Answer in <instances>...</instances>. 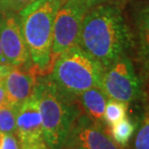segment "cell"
<instances>
[{"label":"cell","instance_id":"obj_4","mask_svg":"<svg viewBox=\"0 0 149 149\" xmlns=\"http://www.w3.org/2000/svg\"><path fill=\"white\" fill-rule=\"evenodd\" d=\"M103 71L104 66L78 45L57 57L48 77L65 93L77 98L91 88H101Z\"/></svg>","mask_w":149,"mask_h":149},{"label":"cell","instance_id":"obj_19","mask_svg":"<svg viewBox=\"0 0 149 149\" xmlns=\"http://www.w3.org/2000/svg\"><path fill=\"white\" fill-rule=\"evenodd\" d=\"M13 66L5 63H0V81H3L10 72Z\"/></svg>","mask_w":149,"mask_h":149},{"label":"cell","instance_id":"obj_3","mask_svg":"<svg viewBox=\"0 0 149 149\" xmlns=\"http://www.w3.org/2000/svg\"><path fill=\"white\" fill-rule=\"evenodd\" d=\"M63 0H37L18 13L30 68L37 76H47L52 69L51 46L56 13Z\"/></svg>","mask_w":149,"mask_h":149},{"label":"cell","instance_id":"obj_12","mask_svg":"<svg viewBox=\"0 0 149 149\" xmlns=\"http://www.w3.org/2000/svg\"><path fill=\"white\" fill-rule=\"evenodd\" d=\"M109 97L101 88H91L77 97L82 111L91 119L103 123L105 107Z\"/></svg>","mask_w":149,"mask_h":149},{"label":"cell","instance_id":"obj_2","mask_svg":"<svg viewBox=\"0 0 149 149\" xmlns=\"http://www.w3.org/2000/svg\"><path fill=\"white\" fill-rule=\"evenodd\" d=\"M34 94L39 103L47 145L50 149H63L75 121L83 113L77 98L65 93L48 75L38 79Z\"/></svg>","mask_w":149,"mask_h":149},{"label":"cell","instance_id":"obj_11","mask_svg":"<svg viewBox=\"0 0 149 149\" xmlns=\"http://www.w3.org/2000/svg\"><path fill=\"white\" fill-rule=\"evenodd\" d=\"M38 82V76L32 68L21 69L20 66H13L4 79L6 101L15 107L34 94Z\"/></svg>","mask_w":149,"mask_h":149},{"label":"cell","instance_id":"obj_14","mask_svg":"<svg viewBox=\"0 0 149 149\" xmlns=\"http://www.w3.org/2000/svg\"><path fill=\"white\" fill-rule=\"evenodd\" d=\"M131 149H149V96L139 126L136 129Z\"/></svg>","mask_w":149,"mask_h":149},{"label":"cell","instance_id":"obj_8","mask_svg":"<svg viewBox=\"0 0 149 149\" xmlns=\"http://www.w3.org/2000/svg\"><path fill=\"white\" fill-rule=\"evenodd\" d=\"M63 149H123L118 146L102 123L83 113L75 121Z\"/></svg>","mask_w":149,"mask_h":149},{"label":"cell","instance_id":"obj_18","mask_svg":"<svg viewBox=\"0 0 149 149\" xmlns=\"http://www.w3.org/2000/svg\"><path fill=\"white\" fill-rule=\"evenodd\" d=\"M0 149H19L17 138L13 134H4Z\"/></svg>","mask_w":149,"mask_h":149},{"label":"cell","instance_id":"obj_20","mask_svg":"<svg viewBox=\"0 0 149 149\" xmlns=\"http://www.w3.org/2000/svg\"><path fill=\"white\" fill-rule=\"evenodd\" d=\"M82 1H83V3L86 5V7L90 10V9L95 7V6H97V5L109 2L110 0H82Z\"/></svg>","mask_w":149,"mask_h":149},{"label":"cell","instance_id":"obj_5","mask_svg":"<svg viewBox=\"0 0 149 149\" xmlns=\"http://www.w3.org/2000/svg\"><path fill=\"white\" fill-rule=\"evenodd\" d=\"M101 88L110 99L128 104L143 96V83L127 53L104 68Z\"/></svg>","mask_w":149,"mask_h":149},{"label":"cell","instance_id":"obj_7","mask_svg":"<svg viewBox=\"0 0 149 149\" xmlns=\"http://www.w3.org/2000/svg\"><path fill=\"white\" fill-rule=\"evenodd\" d=\"M15 134L19 149H50L43 136L42 116L35 94L18 108Z\"/></svg>","mask_w":149,"mask_h":149},{"label":"cell","instance_id":"obj_9","mask_svg":"<svg viewBox=\"0 0 149 149\" xmlns=\"http://www.w3.org/2000/svg\"><path fill=\"white\" fill-rule=\"evenodd\" d=\"M0 42L5 60L12 66H23L29 61V54L22 35L18 15L1 12Z\"/></svg>","mask_w":149,"mask_h":149},{"label":"cell","instance_id":"obj_17","mask_svg":"<svg viewBox=\"0 0 149 149\" xmlns=\"http://www.w3.org/2000/svg\"><path fill=\"white\" fill-rule=\"evenodd\" d=\"M37 0H0V11L4 13H19Z\"/></svg>","mask_w":149,"mask_h":149},{"label":"cell","instance_id":"obj_10","mask_svg":"<svg viewBox=\"0 0 149 149\" xmlns=\"http://www.w3.org/2000/svg\"><path fill=\"white\" fill-rule=\"evenodd\" d=\"M133 48L141 66L142 83L149 82V1H139L133 8Z\"/></svg>","mask_w":149,"mask_h":149},{"label":"cell","instance_id":"obj_22","mask_svg":"<svg viewBox=\"0 0 149 149\" xmlns=\"http://www.w3.org/2000/svg\"><path fill=\"white\" fill-rule=\"evenodd\" d=\"M0 63H5V64H7V62H6V60H5V57L3 55V52H2L1 42H0Z\"/></svg>","mask_w":149,"mask_h":149},{"label":"cell","instance_id":"obj_21","mask_svg":"<svg viewBox=\"0 0 149 149\" xmlns=\"http://www.w3.org/2000/svg\"><path fill=\"white\" fill-rule=\"evenodd\" d=\"M6 101V91L4 87V80L0 81V104Z\"/></svg>","mask_w":149,"mask_h":149},{"label":"cell","instance_id":"obj_16","mask_svg":"<svg viewBox=\"0 0 149 149\" xmlns=\"http://www.w3.org/2000/svg\"><path fill=\"white\" fill-rule=\"evenodd\" d=\"M128 103H125L123 101L115 100V99H108L105 112H104L103 121L107 125L112 126L117 121L124 118L127 115Z\"/></svg>","mask_w":149,"mask_h":149},{"label":"cell","instance_id":"obj_13","mask_svg":"<svg viewBox=\"0 0 149 149\" xmlns=\"http://www.w3.org/2000/svg\"><path fill=\"white\" fill-rule=\"evenodd\" d=\"M110 127L111 129L109 134L111 137L118 146L124 149L128 146L130 141L134 137L137 124L129 117L125 116L124 118L117 121Z\"/></svg>","mask_w":149,"mask_h":149},{"label":"cell","instance_id":"obj_6","mask_svg":"<svg viewBox=\"0 0 149 149\" xmlns=\"http://www.w3.org/2000/svg\"><path fill=\"white\" fill-rule=\"evenodd\" d=\"M88 11V9L82 0H63L54 20L52 64L62 53L79 45L82 24Z\"/></svg>","mask_w":149,"mask_h":149},{"label":"cell","instance_id":"obj_15","mask_svg":"<svg viewBox=\"0 0 149 149\" xmlns=\"http://www.w3.org/2000/svg\"><path fill=\"white\" fill-rule=\"evenodd\" d=\"M18 108L19 107L12 105L7 101L0 104V132L4 134H15Z\"/></svg>","mask_w":149,"mask_h":149},{"label":"cell","instance_id":"obj_1","mask_svg":"<svg viewBox=\"0 0 149 149\" xmlns=\"http://www.w3.org/2000/svg\"><path fill=\"white\" fill-rule=\"evenodd\" d=\"M79 46L104 68L133 48L132 29L121 8L115 3H103L86 14Z\"/></svg>","mask_w":149,"mask_h":149}]
</instances>
